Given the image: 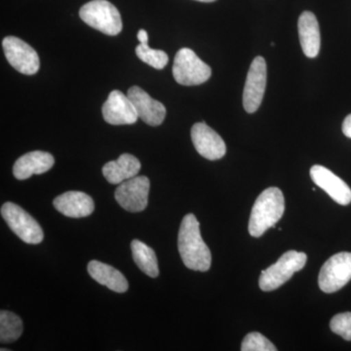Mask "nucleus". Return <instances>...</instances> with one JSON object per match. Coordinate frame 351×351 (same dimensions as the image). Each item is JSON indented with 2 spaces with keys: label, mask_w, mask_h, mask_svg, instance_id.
Segmentation results:
<instances>
[{
  "label": "nucleus",
  "mask_w": 351,
  "mask_h": 351,
  "mask_svg": "<svg viewBox=\"0 0 351 351\" xmlns=\"http://www.w3.org/2000/svg\"><path fill=\"white\" fill-rule=\"evenodd\" d=\"M136 54L144 63L156 69L165 68L169 62V57L164 51L152 49L149 44L140 43L136 48Z\"/></svg>",
  "instance_id": "nucleus-22"
},
{
  "label": "nucleus",
  "mask_w": 351,
  "mask_h": 351,
  "mask_svg": "<svg viewBox=\"0 0 351 351\" xmlns=\"http://www.w3.org/2000/svg\"><path fill=\"white\" fill-rule=\"evenodd\" d=\"M242 351H276L277 348L269 339L258 332H250L241 343Z\"/></svg>",
  "instance_id": "nucleus-23"
},
{
  "label": "nucleus",
  "mask_w": 351,
  "mask_h": 351,
  "mask_svg": "<svg viewBox=\"0 0 351 351\" xmlns=\"http://www.w3.org/2000/svg\"><path fill=\"white\" fill-rule=\"evenodd\" d=\"M212 69L189 48H182L176 54L173 75L176 82L184 86H195L211 77Z\"/></svg>",
  "instance_id": "nucleus-5"
},
{
  "label": "nucleus",
  "mask_w": 351,
  "mask_h": 351,
  "mask_svg": "<svg viewBox=\"0 0 351 351\" xmlns=\"http://www.w3.org/2000/svg\"><path fill=\"white\" fill-rule=\"evenodd\" d=\"M267 63L263 57H256L252 62L243 91V107L247 112H257L267 87Z\"/></svg>",
  "instance_id": "nucleus-10"
},
{
  "label": "nucleus",
  "mask_w": 351,
  "mask_h": 351,
  "mask_svg": "<svg viewBox=\"0 0 351 351\" xmlns=\"http://www.w3.org/2000/svg\"><path fill=\"white\" fill-rule=\"evenodd\" d=\"M285 211V199L278 188L265 189L256 200L249 219L251 237H261L270 228H274Z\"/></svg>",
  "instance_id": "nucleus-2"
},
{
  "label": "nucleus",
  "mask_w": 351,
  "mask_h": 351,
  "mask_svg": "<svg viewBox=\"0 0 351 351\" xmlns=\"http://www.w3.org/2000/svg\"><path fill=\"white\" fill-rule=\"evenodd\" d=\"M23 332V322L19 316L11 311H0V341L11 343L17 341Z\"/></svg>",
  "instance_id": "nucleus-21"
},
{
  "label": "nucleus",
  "mask_w": 351,
  "mask_h": 351,
  "mask_svg": "<svg viewBox=\"0 0 351 351\" xmlns=\"http://www.w3.org/2000/svg\"><path fill=\"white\" fill-rule=\"evenodd\" d=\"M141 170L137 157L129 154H121L117 160L110 161L103 167V175L110 184H121L136 177Z\"/></svg>",
  "instance_id": "nucleus-19"
},
{
  "label": "nucleus",
  "mask_w": 351,
  "mask_h": 351,
  "mask_svg": "<svg viewBox=\"0 0 351 351\" xmlns=\"http://www.w3.org/2000/svg\"><path fill=\"white\" fill-rule=\"evenodd\" d=\"M351 280V253L341 252L332 256L321 267L318 285L327 294L337 292Z\"/></svg>",
  "instance_id": "nucleus-7"
},
{
  "label": "nucleus",
  "mask_w": 351,
  "mask_h": 351,
  "mask_svg": "<svg viewBox=\"0 0 351 351\" xmlns=\"http://www.w3.org/2000/svg\"><path fill=\"white\" fill-rule=\"evenodd\" d=\"M131 250L134 262L138 265V269L152 278L158 276V261L154 249L143 243L140 240L135 239L132 241Z\"/></svg>",
  "instance_id": "nucleus-20"
},
{
  "label": "nucleus",
  "mask_w": 351,
  "mask_h": 351,
  "mask_svg": "<svg viewBox=\"0 0 351 351\" xmlns=\"http://www.w3.org/2000/svg\"><path fill=\"white\" fill-rule=\"evenodd\" d=\"M311 177L316 186L322 189L330 195L332 200L339 205L350 204L351 202V189L346 182L334 174L324 166L314 165L311 169Z\"/></svg>",
  "instance_id": "nucleus-13"
},
{
  "label": "nucleus",
  "mask_w": 351,
  "mask_h": 351,
  "mask_svg": "<svg viewBox=\"0 0 351 351\" xmlns=\"http://www.w3.org/2000/svg\"><path fill=\"white\" fill-rule=\"evenodd\" d=\"M2 46L7 61L16 71L27 75L38 73L40 61L31 45L15 36H7L2 41Z\"/></svg>",
  "instance_id": "nucleus-9"
},
{
  "label": "nucleus",
  "mask_w": 351,
  "mask_h": 351,
  "mask_svg": "<svg viewBox=\"0 0 351 351\" xmlns=\"http://www.w3.org/2000/svg\"><path fill=\"white\" fill-rule=\"evenodd\" d=\"M151 182L145 176H136L119 184L115 199L120 206L131 213L144 211L149 202Z\"/></svg>",
  "instance_id": "nucleus-8"
},
{
  "label": "nucleus",
  "mask_w": 351,
  "mask_h": 351,
  "mask_svg": "<svg viewBox=\"0 0 351 351\" xmlns=\"http://www.w3.org/2000/svg\"><path fill=\"white\" fill-rule=\"evenodd\" d=\"M1 216L10 230L25 243L36 245L43 242V228L19 205L13 202L4 203L1 207Z\"/></svg>",
  "instance_id": "nucleus-6"
},
{
  "label": "nucleus",
  "mask_w": 351,
  "mask_h": 351,
  "mask_svg": "<svg viewBox=\"0 0 351 351\" xmlns=\"http://www.w3.org/2000/svg\"><path fill=\"white\" fill-rule=\"evenodd\" d=\"M330 328L346 341H351V313H339L332 318Z\"/></svg>",
  "instance_id": "nucleus-24"
},
{
  "label": "nucleus",
  "mask_w": 351,
  "mask_h": 351,
  "mask_svg": "<svg viewBox=\"0 0 351 351\" xmlns=\"http://www.w3.org/2000/svg\"><path fill=\"white\" fill-rule=\"evenodd\" d=\"M300 43L304 55L308 58H315L319 54L320 31L318 21L313 12L306 11L300 16L298 23Z\"/></svg>",
  "instance_id": "nucleus-17"
},
{
  "label": "nucleus",
  "mask_w": 351,
  "mask_h": 351,
  "mask_svg": "<svg viewBox=\"0 0 351 351\" xmlns=\"http://www.w3.org/2000/svg\"><path fill=\"white\" fill-rule=\"evenodd\" d=\"M178 249L188 269L204 272L211 267V252L201 237L199 221L193 214H188L182 219L178 235Z\"/></svg>",
  "instance_id": "nucleus-1"
},
{
  "label": "nucleus",
  "mask_w": 351,
  "mask_h": 351,
  "mask_svg": "<svg viewBox=\"0 0 351 351\" xmlns=\"http://www.w3.org/2000/svg\"><path fill=\"white\" fill-rule=\"evenodd\" d=\"M137 38L141 43L149 44V36H147V32L145 29H140L138 32Z\"/></svg>",
  "instance_id": "nucleus-26"
},
{
  "label": "nucleus",
  "mask_w": 351,
  "mask_h": 351,
  "mask_svg": "<svg viewBox=\"0 0 351 351\" xmlns=\"http://www.w3.org/2000/svg\"><path fill=\"white\" fill-rule=\"evenodd\" d=\"M134 107L136 108L138 119L149 126H158L162 124L166 117V108L160 101L152 99L145 90L138 86H132L128 95Z\"/></svg>",
  "instance_id": "nucleus-14"
},
{
  "label": "nucleus",
  "mask_w": 351,
  "mask_h": 351,
  "mask_svg": "<svg viewBox=\"0 0 351 351\" xmlns=\"http://www.w3.org/2000/svg\"><path fill=\"white\" fill-rule=\"evenodd\" d=\"M53 205L60 213L69 218H84L90 216L95 210L93 199L82 191H66L57 196Z\"/></svg>",
  "instance_id": "nucleus-15"
},
{
  "label": "nucleus",
  "mask_w": 351,
  "mask_h": 351,
  "mask_svg": "<svg viewBox=\"0 0 351 351\" xmlns=\"http://www.w3.org/2000/svg\"><path fill=\"white\" fill-rule=\"evenodd\" d=\"M87 270L94 280L113 292L125 293L128 290L129 284L125 276L112 265L94 260L88 263Z\"/></svg>",
  "instance_id": "nucleus-18"
},
{
  "label": "nucleus",
  "mask_w": 351,
  "mask_h": 351,
  "mask_svg": "<svg viewBox=\"0 0 351 351\" xmlns=\"http://www.w3.org/2000/svg\"><path fill=\"white\" fill-rule=\"evenodd\" d=\"M83 22L108 36H117L122 31L121 15L117 7L107 0H92L82 7Z\"/></svg>",
  "instance_id": "nucleus-3"
},
{
  "label": "nucleus",
  "mask_w": 351,
  "mask_h": 351,
  "mask_svg": "<svg viewBox=\"0 0 351 351\" xmlns=\"http://www.w3.org/2000/svg\"><path fill=\"white\" fill-rule=\"evenodd\" d=\"M104 119L112 125H130L137 122L138 115L128 96L113 90L103 106Z\"/></svg>",
  "instance_id": "nucleus-11"
},
{
  "label": "nucleus",
  "mask_w": 351,
  "mask_h": 351,
  "mask_svg": "<svg viewBox=\"0 0 351 351\" xmlns=\"http://www.w3.org/2000/svg\"><path fill=\"white\" fill-rule=\"evenodd\" d=\"M343 133L346 137L351 138V114L346 117L343 123Z\"/></svg>",
  "instance_id": "nucleus-25"
},
{
  "label": "nucleus",
  "mask_w": 351,
  "mask_h": 351,
  "mask_svg": "<svg viewBox=\"0 0 351 351\" xmlns=\"http://www.w3.org/2000/svg\"><path fill=\"white\" fill-rule=\"evenodd\" d=\"M54 157L49 152H27L14 164V177L22 181L29 179L32 175L43 174L49 171L54 166Z\"/></svg>",
  "instance_id": "nucleus-16"
},
{
  "label": "nucleus",
  "mask_w": 351,
  "mask_h": 351,
  "mask_svg": "<svg viewBox=\"0 0 351 351\" xmlns=\"http://www.w3.org/2000/svg\"><path fill=\"white\" fill-rule=\"evenodd\" d=\"M191 140L196 152L208 160H218L226 156V147L223 138L204 122L193 126Z\"/></svg>",
  "instance_id": "nucleus-12"
},
{
  "label": "nucleus",
  "mask_w": 351,
  "mask_h": 351,
  "mask_svg": "<svg viewBox=\"0 0 351 351\" xmlns=\"http://www.w3.org/2000/svg\"><path fill=\"white\" fill-rule=\"evenodd\" d=\"M196 1H200V2H214V1H216V0H196Z\"/></svg>",
  "instance_id": "nucleus-27"
},
{
  "label": "nucleus",
  "mask_w": 351,
  "mask_h": 351,
  "mask_svg": "<svg viewBox=\"0 0 351 351\" xmlns=\"http://www.w3.org/2000/svg\"><path fill=\"white\" fill-rule=\"evenodd\" d=\"M306 261V254L302 252H286L274 265L262 271V276L258 280L261 290L270 292L281 287L284 283L292 278L295 272L304 269Z\"/></svg>",
  "instance_id": "nucleus-4"
}]
</instances>
